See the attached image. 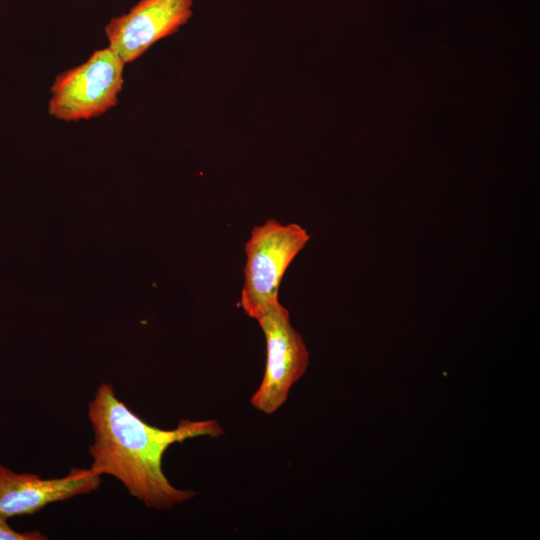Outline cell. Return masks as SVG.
Returning a JSON list of instances; mask_svg holds the SVG:
<instances>
[{
    "mask_svg": "<svg viewBox=\"0 0 540 540\" xmlns=\"http://www.w3.org/2000/svg\"><path fill=\"white\" fill-rule=\"evenodd\" d=\"M310 236L296 223L282 224L274 219L255 226L245 244L246 263L240 306L251 318L278 301L281 280Z\"/></svg>",
    "mask_w": 540,
    "mask_h": 540,
    "instance_id": "obj_2",
    "label": "cell"
},
{
    "mask_svg": "<svg viewBox=\"0 0 540 540\" xmlns=\"http://www.w3.org/2000/svg\"><path fill=\"white\" fill-rule=\"evenodd\" d=\"M7 518L0 515V540H44L48 539L38 530L29 532H17L7 523Z\"/></svg>",
    "mask_w": 540,
    "mask_h": 540,
    "instance_id": "obj_7",
    "label": "cell"
},
{
    "mask_svg": "<svg viewBox=\"0 0 540 540\" xmlns=\"http://www.w3.org/2000/svg\"><path fill=\"white\" fill-rule=\"evenodd\" d=\"M193 15V0H139L128 12L105 26L110 47L127 64L153 44L185 25Z\"/></svg>",
    "mask_w": 540,
    "mask_h": 540,
    "instance_id": "obj_5",
    "label": "cell"
},
{
    "mask_svg": "<svg viewBox=\"0 0 540 540\" xmlns=\"http://www.w3.org/2000/svg\"><path fill=\"white\" fill-rule=\"evenodd\" d=\"M256 320L266 339L267 358L262 382L251 403L257 410L272 414L287 400L291 386L305 373L309 352L279 300L266 306Z\"/></svg>",
    "mask_w": 540,
    "mask_h": 540,
    "instance_id": "obj_4",
    "label": "cell"
},
{
    "mask_svg": "<svg viewBox=\"0 0 540 540\" xmlns=\"http://www.w3.org/2000/svg\"><path fill=\"white\" fill-rule=\"evenodd\" d=\"M95 441L90 469L120 480L131 496L148 507L168 509L195 496L170 484L162 470L167 448L190 438L223 433L215 420H182L175 429L149 425L121 402L110 384L102 383L89 403Z\"/></svg>",
    "mask_w": 540,
    "mask_h": 540,
    "instance_id": "obj_1",
    "label": "cell"
},
{
    "mask_svg": "<svg viewBox=\"0 0 540 540\" xmlns=\"http://www.w3.org/2000/svg\"><path fill=\"white\" fill-rule=\"evenodd\" d=\"M124 66L110 47L95 50L85 62L55 78L48 113L66 122L102 115L118 102Z\"/></svg>",
    "mask_w": 540,
    "mask_h": 540,
    "instance_id": "obj_3",
    "label": "cell"
},
{
    "mask_svg": "<svg viewBox=\"0 0 540 540\" xmlns=\"http://www.w3.org/2000/svg\"><path fill=\"white\" fill-rule=\"evenodd\" d=\"M101 476L90 468H72L62 478L42 479L36 474L16 473L0 465V515H31L49 504L96 490Z\"/></svg>",
    "mask_w": 540,
    "mask_h": 540,
    "instance_id": "obj_6",
    "label": "cell"
}]
</instances>
